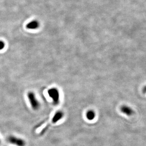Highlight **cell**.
Instances as JSON below:
<instances>
[{
	"instance_id": "277c9868",
	"label": "cell",
	"mask_w": 146,
	"mask_h": 146,
	"mask_svg": "<svg viewBox=\"0 0 146 146\" xmlns=\"http://www.w3.org/2000/svg\"><path fill=\"white\" fill-rule=\"evenodd\" d=\"M64 116V113L61 111H58L56 112L52 119V123H56L57 122H58L63 118Z\"/></svg>"
},
{
	"instance_id": "5b68a950",
	"label": "cell",
	"mask_w": 146,
	"mask_h": 146,
	"mask_svg": "<svg viewBox=\"0 0 146 146\" xmlns=\"http://www.w3.org/2000/svg\"><path fill=\"white\" fill-rule=\"evenodd\" d=\"M120 110L123 113L126 114L127 115L131 116L134 113V111L132 108L129 106H125V105L121 106Z\"/></svg>"
},
{
	"instance_id": "30bf717a",
	"label": "cell",
	"mask_w": 146,
	"mask_h": 146,
	"mask_svg": "<svg viewBox=\"0 0 146 146\" xmlns=\"http://www.w3.org/2000/svg\"><path fill=\"white\" fill-rule=\"evenodd\" d=\"M1 139H0V145H1Z\"/></svg>"
},
{
	"instance_id": "6da1fadb",
	"label": "cell",
	"mask_w": 146,
	"mask_h": 146,
	"mask_svg": "<svg viewBox=\"0 0 146 146\" xmlns=\"http://www.w3.org/2000/svg\"><path fill=\"white\" fill-rule=\"evenodd\" d=\"M28 100L32 108L34 110H38L40 106V103L33 92H29L28 95Z\"/></svg>"
},
{
	"instance_id": "52a82bcc",
	"label": "cell",
	"mask_w": 146,
	"mask_h": 146,
	"mask_svg": "<svg viewBox=\"0 0 146 146\" xmlns=\"http://www.w3.org/2000/svg\"><path fill=\"white\" fill-rule=\"evenodd\" d=\"M86 117L89 121L94 120L95 117V112L92 110H88L86 113Z\"/></svg>"
},
{
	"instance_id": "ba28073f",
	"label": "cell",
	"mask_w": 146,
	"mask_h": 146,
	"mask_svg": "<svg viewBox=\"0 0 146 146\" xmlns=\"http://www.w3.org/2000/svg\"><path fill=\"white\" fill-rule=\"evenodd\" d=\"M5 44L4 42L0 40V50L3 49L5 47Z\"/></svg>"
},
{
	"instance_id": "3957f363",
	"label": "cell",
	"mask_w": 146,
	"mask_h": 146,
	"mask_svg": "<svg viewBox=\"0 0 146 146\" xmlns=\"http://www.w3.org/2000/svg\"><path fill=\"white\" fill-rule=\"evenodd\" d=\"M8 142L16 146H25L26 142L23 139L14 136H9L7 139Z\"/></svg>"
},
{
	"instance_id": "7a4b0ae2",
	"label": "cell",
	"mask_w": 146,
	"mask_h": 146,
	"mask_svg": "<svg viewBox=\"0 0 146 146\" xmlns=\"http://www.w3.org/2000/svg\"><path fill=\"white\" fill-rule=\"evenodd\" d=\"M48 96L52 100L55 105H58L60 101V94L58 90L56 88H51L48 91Z\"/></svg>"
},
{
	"instance_id": "8992f818",
	"label": "cell",
	"mask_w": 146,
	"mask_h": 146,
	"mask_svg": "<svg viewBox=\"0 0 146 146\" xmlns=\"http://www.w3.org/2000/svg\"><path fill=\"white\" fill-rule=\"evenodd\" d=\"M40 26L39 22L37 21H33L27 25V28L29 29H36Z\"/></svg>"
},
{
	"instance_id": "9c48e42d",
	"label": "cell",
	"mask_w": 146,
	"mask_h": 146,
	"mask_svg": "<svg viewBox=\"0 0 146 146\" xmlns=\"http://www.w3.org/2000/svg\"><path fill=\"white\" fill-rule=\"evenodd\" d=\"M142 91H143V92L144 93H146V86L143 88Z\"/></svg>"
}]
</instances>
